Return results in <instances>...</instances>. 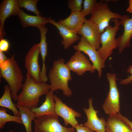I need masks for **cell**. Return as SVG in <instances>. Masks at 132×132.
Listing matches in <instances>:
<instances>
[{"mask_svg": "<svg viewBox=\"0 0 132 132\" xmlns=\"http://www.w3.org/2000/svg\"><path fill=\"white\" fill-rule=\"evenodd\" d=\"M26 77L21 87L22 91L18 95L16 104L31 109L36 107L40 98L47 94L50 86L45 82H36L27 73Z\"/></svg>", "mask_w": 132, "mask_h": 132, "instance_id": "6da1fadb", "label": "cell"}, {"mask_svg": "<svg viewBox=\"0 0 132 132\" xmlns=\"http://www.w3.org/2000/svg\"><path fill=\"white\" fill-rule=\"evenodd\" d=\"M70 71L64 59L55 60L48 75L50 90L54 92L60 90L65 96L68 97L72 96L73 93L68 85L69 81L72 79Z\"/></svg>", "mask_w": 132, "mask_h": 132, "instance_id": "7a4b0ae2", "label": "cell"}, {"mask_svg": "<svg viewBox=\"0 0 132 132\" xmlns=\"http://www.w3.org/2000/svg\"><path fill=\"white\" fill-rule=\"evenodd\" d=\"M0 78H3L7 82L11 90L12 99L15 101H17V93L21 88L23 77L14 54L0 64Z\"/></svg>", "mask_w": 132, "mask_h": 132, "instance_id": "3957f363", "label": "cell"}, {"mask_svg": "<svg viewBox=\"0 0 132 132\" xmlns=\"http://www.w3.org/2000/svg\"><path fill=\"white\" fill-rule=\"evenodd\" d=\"M113 26H110L102 33L100 37V48L98 50V53L103 61L105 62L113 53V50L118 47L117 38H115L117 32L121 25L118 19H114Z\"/></svg>", "mask_w": 132, "mask_h": 132, "instance_id": "277c9868", "label": "cell"}, {"mask_svg": "<svg viewBox=\"0 0 132 132\" xmlns=\"http://www.w3.org/2000/svg\"><path fill=\"white\" fill-rule=\"evenodd\" d=\"M33 121V132H75L74 127H66L61 125L55 114L42 115Z\"/></svg>", "mask_w": 132, "mask_h": 132, "instance_id": "5b68a950", "label": "cell"}, {"mask_svg": "<svg viewBox=\"0 0 132 132\" xmlns=\"http://www.w3.org/2000/svg\"><path fill=\"white\" fill-rule=\"evenodd\" d=\"M90 20L98 27L101 33L110 25L109 22L112 19H121L122 16L111 11L106 2H97L93 9Z\"/></svg>", "mask_w": 132, "mask_h": 132, "instance_id": "8992f818", "label": "cell"}, {"mask_svg": "<svg viewBox=\"0 0 132 132\" xmlns=\"http://www.w3.org/2000/svg\"><path fill=\"white\" fill-rule=\"evenodd\" d=\"M116 75L107 73L106 77L109 85V90L102 107L105 112L109 115L120 113V95L117 84Z\"/></svg>", "mask_w": 132, "mask_h": 132, "instance_id": "52a82bcc", "label": "cell"}, {"mask_svg": "<svg viewBox=\"0 0 132 132\" xmlns=\"http://www.w3.org/2000/svg\"><path fill=\"white\" fill-rule=\"evenodd\" d=\"M73 47L76 51L83 52L88 56L93 66L98 71V76L100 78L102 75V69L105 67V62L101 58L98 50L90 45L82 36L77 44L74 45Z\"/></svg>", "mask_w": 132, "mask_h": 132, "instance_id": "ba28073f", "label": "cell"}, {"mask_svg": "<svg viewBox=\"0 0 132 132\" xmlns=\"http://www.w3.org/2000/svg\"><path fill=\"white\" fill-rule=\"evenodd\" d=\"M66 64L70 71L79 76L87 71L93 73L96 70L89 60L79 51H76Z\"/></svg>", "mask_w": 132, "mask_h": 132, "instance_id": "9c48e42d", "label": "cell"}, {"mask_svg": "<svg viewBox=\"0 0 132 132\" xmlns=\"http://www.w3.org/2000/svg\"><path fill=\"white\" fill-rule=\"evenodd\" d=\"M40 53V44L33 45L26 54L25 59V66L29 74L37 82H42L40 78L41 71L38 63Z\"/></svg>", "mask_w": 132, "mask_h": 132, "instance_id": "30bf717a", "label": "cell"}, {"mask_svg": "<svg viewBox=\"0 0 132 132\" xmlns=\"http://www.w3.org/2000/svg\"><path fill=\"white\" fill-rule=\"evenodd\" d=\"M54 99L55 103V114L63 119L65 126L70 124L75 128L78 123L76 118L80 117L81 113L68 107L55 95H54Z\"/></svg>", "mask_w": 132, "mask_h": 132, "instance_id": "8fae6325", "label": "cell"}, {"mask_svg": "<svg viewBox=\"0 0 132 132\" xmlns=\"http://www.w3.org/2000/svg\"><path fill=\"white\" fill-rule=\"evenodd\" d=\"M77 34L84 37L97 50L100 48L101 33L97 25L89 19H86Z\"/></svg>", "mask_w": 132, "mask_h": 132, "instance_id": "7c38bea8", "label": "cell"}, {"mask_svg": "<svg viewBox=\"0 0 132 132\" xmlns=\"http://www.w3.org/2000/svg\"><path fill=\"white\" fill-rule=\"evenodd\" d=\"M89 107L84 108L83 110L87 117V121L83 124L93 131L96 132H106V121L103 117L99 118L97 115L98 111L95 110L92 105V99H88Z\"/></svg>", "mask_w": 132, "mask_h": 132, "instance_id": "4fadbf2b", "label": "cell"}, {"mask_svg": "<svg viewBox=\"0 0 132 132\" xmlns=\"http://www.w3.org/2000/svg\"><path fill=\"white\" fill-rule=\"evenodd\" d=\"M21 9L17 0H4L0 5V39L5 34L4 24L6 19L11 16L18 15Z\"/></svg>", "mask_w": 132, "mask_h": 132, "instance_id": "5bb4252c", "label": "cell"}, {"mask_svg": "<svg viewBox=\"0 0 132 132\" xmlns=\"http://www.w3.org/2000/svg\"><path fill=\"white\" fill-rule=\"evenodd\" d=\"M120 21L123 26L124 31L122 35L117 38L119 52L121 53L126 47L130 45V41L132 37V17L127 15L122 16Z\"/></svg>", "mask_w": 132, "mask_h": 132, "instance_id": "9a60e30c", "label": "cell"}, {"mask_svg": "<svg viewBox=\"0 0 132 132\" xmlns=\"http://www.w3.org/2000/svg\"><path fill=\"white\" fill-rule=\"evenodd\" d=\"M86 20L81 11H73L67 18L57 22L77 34Z\"/></svg>", "mask_w": 132, "mask_h": 132, "instance_id": "2e32d148", "label": "cell"}, {"mask_svg": "<svg viewBox=\"0 0 132 132\" xmlns=\"http://www.w3.org/2000/svg\"><path fill=\"white\" fill-rule=\"evenodd\" d=\"M22 27L33 26L39 28L48 23H50L51 19L41 16H32L28 14L21 10L18 15Z\"/></svg>", "mask_w": 132, "mask_h": 132, "instance_id": "e0dca14e", "label": "cell"}, {"mask_svg": "<svg viewBox=\"0 0 132 132\" xmlns=\"http://www.w3.org/2000/svg\"><path fill=\"white\" fill-rule=\"evenodd\" d=\"M50 23L54 25L59 30V33L63 38L61 44L65 49H67L73 43L80 40V37L76 33L60 24L55 20L51 19Z\"/></svg>", "mask_w": 132, "mask_h": 132, "instance_id": "ac0fdd59", "label": "cell"}, {"mask_svg": "<svg viewBox=\"0 0 132 132\" xmlns=\"http://www.w3.org/2000/svg\"><path fill=\"white\" fill-rule=\"evenodd\" d=\"M106 132H132V130L118 114L109 115L106 121Z\"/></svg>", "mask_w": 132, "mask_h": 132, "instance_id": "d6986e66", "label": "cell"}, {"mask_svg": "<svg viewBox=\"0 0 132 132\" xmlns=\"http://www.w3.org/2000/svg\"><path fill=\"white\" fill-rule=\"evenodd\" d=\"M53 92L51 90L49 91L46 95L44 101L40 107L30 109L34 114L35 118L44 115L55 114V103L54 102Z\"/></svg>", "mask_w": 132, "mask_h": 132, "instance_id": "ffe728a7", "label": "cell"}, {"mask_svg": "<svg viewBox=\"0 0 132 132\" xmlns=\"http://www.w3.org/2000/svg\"><path fill=\"white\" fill-rule=\"evenodd\" d=\"M14 104L19 110L22 123L24 126L26 132H32V122L35 118L34 114L29 108L16 104L14 103Z\"/></svg>", "mask_w": 132, "mask_h": 132, "instance_id": "44dd1931", "label": "cell"}, {"mask_svg": "<svg viewBox=\"0 0 132 132\" xmlns=\"http://www.w3.org/2000/svg\"><path fill=\"white\" fill-rule=\"evenodd\" d=\"M4 93L0 99V106L10 110L14 116H20L19 111L17 109L11 100V90L8 85L4 86Z\"/></svg>", "mask_w": 132, "mask_h": 132, "instance_id": "7402d4cb", "label": "cell"}, {"mask_svg": "<svg viewBox=\"0 0 132 132\" xmlns=\"http://www.w3.org/2000/svg\"><path fill=\"white\" fill-rule=\"evenodd\" d=\"M7 110L5 108H0V129L3 128L6 122H14L18 123H22L21 116H12L7 113Z\"/></svg>", "mask_w": 132, "mask_h": 132, "instance_id": "603a6c76", "label": "cell"}, {"mask_svg": "<svg viewBox=\"0 0 132 132\" xmlns=\"http://www.w3.org/2000/svg\"><path fill=\"white\" fill-rule=\"evenodd\" d=\"M39 1L38 0H18V2L20 7L24 8L37 15L41 16V14L37 7V3Z\"/></svg>", "mask_w": 132, "mask_h": 132, "instance_id": "cb8c5ba5", "label": "cell"}, {"mask_svg": "<svg viewBox=\"0 0 132 132\" xmlns=\"http://www.w3.org/2000/svg\"><path fill=\"white\" fill-rule=\"evenodd\" d=\"M97 2L95 0H84L83 1V8L81 12L85 17L91 14Z\"/></svg>", "mask_w": 132, "mask_h": 132, "instance_id": "d4e9b609", "label": "cell"}, {"mask_svg": "<svg viewBox=\"0 0 132 132\" xmlns=\"http://www.w3.org/2000/svg\"><path fill=\"white\" fill-rule=\"evenodd\" d=\"M83 1L82 0H69L68 1L69 8L71 12L81 11Z\"/></svg>", "mask_w": 132, "mask_h": 132, "instance_id": "484cf974", "label": "cell"}, {"mask_svg": "<svg viewBox=\"0 0 132 132\" xmlns=\"http://www.w3.org/2000/svg\"><path fill=\"white\" fill-rule=\"evenodd\" d=\"M127 72L131 74L128 78L122 80L119 84L121 85H126L130 83L132 84V65L130 66L128 68Z\"/></svg>", "mask_w": 132, "mask_h": 132, "instance_id": "4316f807", "label": "cell"}, {"mask_svg": "<svg viewBox=\"0 0 132 132\" xmlns=\"http://www.w3.org/2000/svg\"><path fill=\"white\" fill-rule=\"evenodd\" d=\"M9 46V43L7 40L3 38L0 39V51L3 52L7 51Z\"/></svg>", "mask_w": 132, "mask_h": 132, "instance_id": "83f0119b", "label": "cell"}, {"mask_svg": "<svg viewBox=\"0 0 132 132\" xmlns=\"http://www.w3.org/2000/svg\"><path fill=\"white\" fill-rule=\"evenodd\" d=\"M76 132H94L88 127L82 124H77L75 127Z\"/></svg>", "mask_w": 132, "mask_h": 132, "instance_id": "f1b7e54d", "label": "cell"}, {"mask_svg": "<svg viewBox=\"0 0 132 132\" xmlns=\"http://www.w3.org/2000/svg\"><path fill=\"white\" fill-rule=\"evenodd\" d=\"M120 116L127 124L132 130V122L126 117L123 116L120 113L119 114Z\"/></svg>", "mask_w": 132, "mask_h": 132, "instance_id": "f546056e", "label": "cell"}, {"mask_svg": "<svg viewBox=\"0 0 132 132\" xmlns=\"http://www.w3.org/2000/svg\"><path fill=\"white\" fill-rule=\"evenodd\" d=\"M8 59L3 52L0 51V64L6 61Z\"/></svg>", "mask_w": 132, "mask_h": 132, "instance_id": "4dcf8cb0", "label": "cell"}, {"mask_svg": "<svg viewBox=\"0 0 132 132\" xmlns=\"http://www.w3.org/2000/svg\"><path fill=\"white\" fill-rule=\"evenodd\" d=\"M129 5L126 11L130 13H132V0H130L129 1Z\"/></svg>", "mask_w": 132, "mask_h": 132, "instance_id": "1f68e13d", "label": "cell"}]
</instances>
